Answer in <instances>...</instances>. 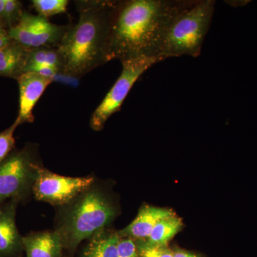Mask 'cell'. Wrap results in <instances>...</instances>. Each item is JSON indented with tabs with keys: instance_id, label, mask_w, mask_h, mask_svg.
I'll return each mask as SVG.
<instances>
[{
	"instance_id": "1",
	"label": "cell",
	"mask_w": 257,
	"mask_h": 257,
	"mask_svg": "<svg viewBox=\"0 0 257 257\" xmlns=\"http://www.w3.org/2000/svg\"><path fill=\"white\" fill-rule=\"evenodd\" d=\"M194 1H118L106 46V63L140 57H160L159 50L166 30L173 19Z\"/></svg>"
},
{
	"instance_id": "2",
	"label": "cell",
	"mask_w": 257,
	"mask_h": 257,
	"mask_svg": "<svg viewBox=\"0 0 257 257\" xmlns=\"http://www.w3.org/2000/svg\"><path fill=\"white\" fill-rule=\"evenodd\" d=\"M118 1H75L78 21L69 25L57 47L60 74L80 78L106 63V51L113 15Z\"/></svg>"
},
{
	"instance_id": "3",
	"label": "cell",
	"mask_w": 257,
	"mask_h": 257,
	"mask_svg": "<svg viewBox=\"0 0 257 257\" xmlns=\"http://www.w3.org/2000/svg\"><path fill=\"white\" fill-rule=\"evenodd\" d=\"M57 208L55 230L60 235L66 257H73L84 240L107 228L117 214L110 196L96 180L71 202Z\"/></svg>"
},
{
	"instance_id": "4",
	"label": "cell",
	"mask_w": 257,
	"mask_h": 257,
	"mask_svg": "<svg viewBox=\"0 0 257 257\" xmlns=\"http://www.w3.org/2000/svg\"><path fill=\"white\" fill-rule=\"evenodd\" d=\"M214 0H194L177 15L166 30L158 56L164 60L172 57H197L210 29L215 10Z\"/></svg>"
},
{
	"instance_id": "5",
	"label": "cell",
	"mask_w": 257,
	"mask_h": 257,
	"mask_svg": "<svg viewBox=\"0 0 257 257\" xmlns=\"http://www.w3.org/2000/svg\"><path fill=\"white\" fill-rule=\"evenodd\" d=\"M42 167L34 146L12 152L0 163V204L10 199L26 202Z\"/></svg>"
},
{
	"instance_id": "6",
	"label": "cell",
	"mask_w": 257,
	"mask_h": 257,
	"mask_svg": "<svg viewBox=\"0 0 257 257\" xmlns=\"http://www.w3.org/2000/svg\"><path fill=\"white\" fill-rule=\"evenodd\" d=\"M162 61L165 60L158 57H140L121 61V74L93 112L91 128L94 131H101L111 115L121 109L125 99L140 77L152 66Z\"/></svg>"
},
{
	"instance_id": "7",
	"label": "cell",
	"mask_w": 257,
	"mask_h": 257,
	"mask_svg": "<svg viewBox=\"0 0 257 257\" xmlns=\"http://www.w3.org/2000/svg\"><path fill=\"white\" fill-rule=\"evenodd\" d=\"M94 182L93 176L65 177L42 167L34 184L32 194L37 200L59 207L71 202Z\"/></svg>"
},
{
	"instance_id": "8",
	"label": "cell",
	"mask_w": 257,
	"mask_h": 257,
	"mask_svg": "<svg viewBox=\"0 0 257 257\" xmlns=\"http://www.w3.org/2000/svg\"><path fill=\"white\" fill-rule=\"evenodd\" d=\"M69 25H58L48 19L25 12L15 27L9 29L10 39L29 48H57Z\"/></svg>"
},
{
	"instance_id": "9",
	"label": "cell",
	"mask_w": 257,
	"mask_h": 257,
	"mask_svg": "<svg viewBox=\"0 0 257 257\" xmlns=\"http://www.w3.org/2000/svg\"><path fill=\"white\" fill-rule=\"evenodd\" d=\"M17 80L20 89V107L14 124L18 126L35 121L34 107L54 79L30 72L23 73Z\"/></svg>"
},
{
	"instance_id": "10",
	"label": "cell",
	"mask_w": 257,
	"mask_h": 257,
	"mask_svg": "<svg viewBox=\"0 0 257 257\" xmlns=\"http://www.w3.org/2000/svg\"><path fill=\"white\" fill-rule=\"evenodd\" d=\"M20 201L10 199L0 204V257H23V236L16 224Z\"/></svg>"
},
{
	"instance_id": "11",
	"label": "cell",
	"mask_w": 257,
	"mask_h": 257,
	"mask_svg": "<svg viewBox=\"0 0 257 257\" xmlns=\"http://www.w3.org/2000/svg\"><path fill=\"white\" fill-rule=\"evenodd\" d=\"M175 214L170 209L144 205L133 222L118 231V235L120 237L130 238L136 241H145L159 221Z\"/></svg>"
},
{
	"instance_id": "12",
	"label": "cell",
	"mask_w": 257,
	"mask_h": 257,
	"mask_svg": "<svg viewBox=\"0 0 257 257\" xmlns=\"http://www.w3.org/2000/svg\"><path fill=\"white\" fill-rule=\"evenodd\" d=\"M23 243L26 257H64L63 242L55 229L29 233Z\"/></svg>"
},
{
	"instance_id": "13",
	"label": "cell",
	"mask_w": 257,
	"mask_h": 257,
	"mask_svg": "<svg viewBox=\"0 0 257 257\" xmlns=\"http://www.w3.org/2000/svg\"><path fill=\"white\" fill-rule=\"evenodd\" d=\"M30 50L13 40L0 48V76L17 80L24 73Z\"/></svg>"
},
{
	"instance_id": "14",
	"label": "cell",
	"mask_w": 257,
	"mask_h": 257,
	"mask_svg": "<svg viewBox=\"0 0 257 257\" xmlns=\"http://www.w3.org/2000/svg\"><path fill=\"white\" fill-rule=\"evenodd\" d=\"M117 232L105 229L95 233L88 239L82 257H118Z\"/></svg>"
},
{
	"instance_id": "15",
	"label": "cell",
	"mask_w": 257,
	"mask_h": 257,
	"mask_svg": "<svg viewBox=\"0 0 257 257\" xmlns=\"http://www.w3.org/2000/svg\"><path fill=\"white\" fill-rule=\"evenodd\" d=\"M182 219L175 215L159 221L150 236L144 242L150 246H167L171 240L182 229Z\"/></svg>"
},
{
	"instance_id": "16",
	"label": "cell",
	"mask_w": 257,
	"mask_h": 257,
	"mask_svg": "<svg viewBox=\"0 0 257 257\" xmlns=\"http://www.w3.org/2000/svg\"><path fill=\"white\" fill-rule=\"evenodd\" d=\"M46 65L53 67L60 74L61 59L57 48L50 47H42L31 49L28 62L24 73L35 66Z\"/></svg>"
},
{
	"instance_id": "17",
	"label": "cell",
	"mask_w": 257,
	"mask_h": 257,
	"mask_svg": "<svg viewBox=\"0 0 257 257\" xmlns=\"http://www.w3.org/2000/svg\"><path fill=\"white\" fill-rule=\"evenodd\" d=\"M31 3L38 15L48 19L66 13L69 2L67 0H32Z\"/></svg>"
},
{
	"instance_id": "18",
	"label": "cell",
	"mask_w": 257,
	"mask_h": 257,
	"mask_svg": "<svg viewBox=\"0 0 257 257\" xmlns=\"http://www.w3.org/2000/svg\"><path fill=\"white\" fill-rule=\"evenodd\" d=\"M24 13L25 11L21 2L18 0H6L3 20L8 30L15 27L20 22Z\"/></svg>"
},
{
	"instance_id": "19",
	"label": "cell",
	"mask_w": 257,
	"mask_h": 257,
	"mask_svg": "<svg viewBox=\"0 0 257 257\" xmlns=\"http://www.w3.org/2000/svg\"><path fill=\"white\" fill-rule=\"evenodd\" d=\"M18 126L13 123L10 127L0 133V163L7 158L15 147L14 133Z\"/></svg>"
},
{
	"instance_id": "20",
	"label": "cell",
	"mask_w": 257,
	"mask_h": 257,
	"mask_svg": "<svg viewBox=\"0 0 257 257\" xmlns=\"http://www.w3.org/2000/svg\"><path fill=\"white\" fill-rule=\"evenodd\" d=\"M136 242L140 257H174L173 250L167 246H150L143 241Z\"/></svg>"
},
{
	"instance_id": "21",
	"label": "cell",
	"mask_w": 257,
	"mask_h": 257,
	"mask_svg": "<svg viewBox=\"0 0 257 257\" xmlns=\"http://www.w3.org/2000/svg\"><path fill=\"white\" fill-rule=\"evenodd\" d=\"M118 257H140L138 243L127 237H120L118 242Z\"/></svg>"
},
{
	"instance_id": "22",
	"label": "cell",
	"mask_w": 257,
	"mask_h": 257,
	"mask_svg": "<svg viewBox=\"0 0 257 257\" xmlns=\"http://www.w3.org/2000/svg\"><path fill=\"white\" fill-rule=\"evenodd\" d=\"M36 72V73L44 76V77H50V78L52 79L55 78V76L59 74L57 69L46 65L35 66V67L29 69L28 72Z\"/></svg>"
},
{
	"instance_id": "23",
	"label": "cell",
	"mask_w": 257,
	"mask_h": 257,
	"mask_svg": "<svg viewBox=\"0 0 257 257\" xmlns=\"http://www.w3.org/2000/svg\"><path fill=\"white\" fill-rule=\"evenodd\" d=\"M11 40L9 35V30L3 19L0 18V48L8 45Z\"/></svg>"
},
{
	"instance_id": "24",
	"label": "cell",
	"mask_w": 257,
	"mask_h": 257,
	"mask_svg": "<svg viewBox=\"0 0 257 257\" xmlns=\"http://www.w3.org/2000/svg\"><path fill=\"white\" fill-rule=\"evenodd\" d=\"M174 257H199L194 253L185 251V250L180 249V248H175L173 250Z\"/></svg>"
},
{
	"instance_id": "25",
	"label": "cell",
	"mask_w": 257,
	"mask_h": 257,
	"mask_svg": "<svg viewBox=\"0 0 257 257\" xmlns=\"http://www.w3.org/2000/svg\"><path fill=\"white\" fill-rule=\"evenodd\" d=\"M5 5H6V0H0V18L3 20V17H4Z\"/></svg>"
}]
</instances>
